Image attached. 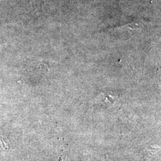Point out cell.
<instances>
[{
	"instance_id": "obj_1",
	"label": "cell",
	"mask_w": 161,
	"mask_h": 161,
	"mask_svg": "<svg viewBox=\"0 0 161 161\" xmlns=\"http://www.w3.org/2000/svg\"><path fill=\"white\" fill-rule=\"evenodd\" d=\"M0 147L4 150H7L8 149L5 141L4 140V139L1 136H0Z\"/></svg>"
}]
</instances>
